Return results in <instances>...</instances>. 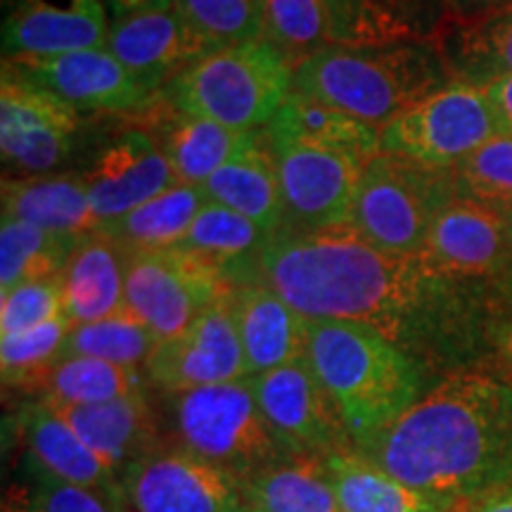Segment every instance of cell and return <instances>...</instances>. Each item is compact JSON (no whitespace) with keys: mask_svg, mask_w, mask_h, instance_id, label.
<instances>
[{"mask_svg":"<svg viewBox=\"0 0 512 512\" xmlns=\"http://www.w3.org/2000/svg\"><path fill=\"white\" fill-rule=\"evenodd\" d=\"M256 283L309 320L366 323L411 358L477 297H489L434 273L420 256L380 252L347 223L278 233L261 254Z\"/></svg>","mask_w":512,"mask_h":512,"instance_id":"1","label":"cell"},{"mask_svg":"<svg viewBox=\"0 0 512 512\" xmlns=\"http://www.w3.org/2000/svg\"><path fill=\"white\" fill-rule=\"evenodd\" d=\"M363 456L463 512L512 484V384L482 373L448 375Z\"/></svg>","mask_w":512,"mask_h":512,"instance_id":"2","label":"cell"},{"mask_svg":"<svg viewBox=\"0 0 512 512\" xmlns=\"http://www.w3.org/2000/svg\"><path fill=\"white\" fill-rule=\"evenodd\" d=\"M306 358L361 453H368L420 399L418 363L366 323L309 320Z\"/></svg>","mask_w":512,"mask_h":512,"instance_id":"3","label":"cell"},{"mask_svg":"<svg viewBox=\"0 0 512 512\" xmlns=\"http://www.w3.org/2000/svg\"><path fill=\"white\" fill-rule=\"evenodd\" d=\"M432 41L332 46L294 69V91L382 128L451 83Z\"/></svg>","mask_w":512,"mask_h":512,"instance_id":"4","label":"cell"},{"mask_svg":"<svg viewBox=\"0 0 512 512\" xmlns=\"http://www.w3.org/2000/svg\"><path fill=\"white\" fill-rule=\"evenodd\" d=\"M292 91L294 64L266 38H256L204 55L162 95L178 110L249 133L271 124Z\"/></svg>","mask_w":512,"mask_h":512,"instance_id":"5","label":"cell"},{"mask_svg":"<svg viewBox=\"0 0 512 512\" xmlns=\"http://www.w3.org/2000/svg\"><path fill=\"white\" fill-rule=\"evenodd\" d=\"M456 197L453 169L380 152L361 171L347 226L380 252L420 256L434 221Z\"/></svg>","mask_w":512,"mask_h":512,"instance_id":"6","label":"cell"},{"mask_svg":"<svg viewBox=\"0 0 512 512\" xmlns=\"http://www.w3.org/2000/svg\"><path fill=\"white\" fill-rule=\"evenodd\" d=\"M169 396L178 446L240 482L292 458L268 427L249 377Z\"/></svg>","mask_w":512,"mask_h":512,"instance_id":"7","label":"cell"},{"mask_svg":"<svg viewBox=\"0 0 512 512\" xmlns=\"http://www.w3.org/2000/svg\"><path fill=\"white\" fill-rule=\"evenodd\" d=\"M230 290L219 268L185 249L126 254V311L145 325L157 342L195 323Z\"/></svg>","mask_w":512,"mask_h":512,"instance_id":"8","label":"cell"},{"mask_svg":"<svg viewBox=\"0 0 512 512\" xmlns=\"http://www.w3.org/2000/svg\"><path fill=\"white\" fill-rule=\"evenodd\" d=\"M494 136L498 128L484 88L451 81L384 126L380 150L441 169H456V164Z\"/></svg>","mask_w":512,"mask_h":512,"instance_id":"9","label":"cell"},{"mask_svg":"<svg viewBox=\"0 0 512 512\" xmlns=\"http://www.w3.org/2000/svg\"><path fill=\"white\" fill-rule=\"evenodd\" d=\"M261 413L292 458H325L351 451L354 441L342 413L309 358L249 377Z\"/></svg>","mask_w":512,"mask_h":512,"instance_id":"10","label":"cell"},{"mask_svg":"<svg viewBox=\"0 0 512 512\" xmlns=\"http://www.w3.org/2000/svg\"><path fill=\"white\" fill-rule=\"evenodd\" d=\"M420 259L458 285L489 294L505 290L512 283L508 216L458 195L434 221Z\"/></svg>","mask_w":512,"mask_h":512,"instance_id":"11","label":"cell"},{"mask_svg":"<svg viewBox=\"0 0 512 512\" xmlns=\"http://www.w3.org/2000/svg\"><path fill=\"white\" fill-rule=\"evenodd\" d=\"M81 112L8 69L0 76V155L19 178L53 174L74 155Z\"/></svg>","mask_w":512,"mask_h":512,"instance_id":"12","label":"cell"},{"mask_svg":"<svg viewBox=\"0 0 512 512\" xmlns=\"http://www.w3.org/2000/svg\"><path fill=\"white\" fill-rule=\"evenodd\" d=\"M128 512H240V479L181 446H157L121 475Z\"/></svg>","mask_w":512,"mask_h":512,"instance_id":"13","label":"cell"},{"mask_svg":"<svg viewBox=\"0 0 512 512\" xmlns=\"http://www.w3.org/2000/svg\"><path fill=\"white\" fill-rule=\"evenodd\" d=\"M3 69L55 93L81 114L136 117L155 98L107 48L3 60Z\"/></svg>","mask_w":512,"mask_h":512,"instance_id":"14","label":"cell"},{"mask_svg":"<svg viewBox=\"0 0 512 512\" xmlns=\"http://www.w3.org/2000/svg\"><path fill=\"white\" fill-rule=\"evenodd\" d=\"M145 375L166 394L192 392L247 377V363L226 297L209 306L181 335L157 342Z\"/></svg>","mask_w":512,"mask_h":512,"instance_id":"15","label":"cell"},{"mask_svg":"<svg viewBox=\"0 0 512 512\" xmlns=\"http://www.w3.org/2000/svg\"><path fill=\"white\" fill-rule=\"evenodd\" d=\"M271 147L278 162L287 219L280 233H316L344 226L349 221L358 178L366 166L302 145L271 140Z\"/></svg>","mask_w":512,"mask_h":512,"instance_id":"16","label":"cell"},{"mask_svg":"<svg viewBox=\"0 0 512 512\" xmlns=\"http://www.w3.org/2000/svg\"><path fill=\"white\" fill-rule=\"evenodd\" d=\"M81 178L100 228L176 185L164 152L138 126L102 140Z\"/></svg>","mask_w":512,"mask_h":512,"instance_id":"17","label":"cell"},{"mask_svg":"<svg viewBox=\"0 0 512 512\" xmlns=\"http://www.w3.org/2000/svg\"><path fill=\"white\" fill-rule=\"evenodd\" d=\"M107 50L152 95H159L214 46L190 27L174 3L112 17Z\"/></svg>","mask_w":512,"mask_h":512,"instance_id":"18","label":"cell"},{"mask_svg":"<svg viewBox=\"0 0 512 512\" xmlns=\"http://www.w3.org/2000/svg\"><path fill=\"white\" fill-rule=\"evenodd\" d=\"M3 19V60L55 57L107 46L105 0H12Z\"/></svg>","mask_w":512,"mask_h":512,"instance_id":"19","label":"cell"},{"mask_svg":"<svg viewBox=\"0 0 512 512\" xmlns=\"http://www.w3.org/2000/svg\"><path fill=\"white\" fill-rule=\"evenodd\" d=\"M226 304L238 330L247 377L304 361L309 344V318L264 283L235 285Z\"/></svg>","mask_w":512,"mask_h":512,"instance_id":"20","label":"cell"},{"mask_svg":"<svg viewBox=\"0 0 512 512\" xmlns=\"http://www.w3.org/2000/svg\"><path fill=\"white\" fill-rule=\"evenodd\" d=\"M131 124L150 133L164 152L166 162L171 164L176 183L197 188H202L233 157L247 136L216 121L178 110L162 93L155 95L143 112L131 117Z\"/></svg>","mask_w":512,"mask_h":512,"instance_id":"21","label":"cell"},{"mask_svg":"<svg viewBox=\"0 0 512 512\" xmlns=\"http://www.w3.org/2000/svg\"><path fill=\"white\" fill-rule=\"evenodd\" d=\"M430 41L453 81L489 86L512 74V0L472 12L446 10Z\"/></svg>","mask_w":512,"mask_h":512,"instance_id":"22","label":"cell"},{"mask_svg":"<svg viewBox=\"0 0 512 512\" xmlns=\"http://www.w3.org/2000/svg\"><path fill=\"white\" fill-rule=\"evenodd\" d=\"M17 439L31 470L124 498L117 470L107 465L46 401L38 399L19 411Z\"/></svg>","mask_w":512,"mask_h":512,"instance_id":"23","label":"cell"},{"mask_svg":"<svg viewBox=\"0 0 512 512\" xmlns=\"http://www.w3.org/2000/svg\"><path fill=\"white\" fill-rule=\"evenodd\" d=\"M202 188L211 202L247 216L271 238L285 228L278 162L264 128L249 131L233 157Z\"/></svg>","mask_w":512,"mask_h":512,"instance_id":"24","label":"cell"},{"mask_svg":"<svg viewBox=\"0 0 512 512\" xmlns=\"http://www.w3.org/2000/svg\"><path fill=\"white\" fill-rule=\"evenodd\" d=\"M330 38L339 46L430 41L446 0H323Z\"/></svg>","mask_w":512,"mask_h":512,"instance_id":"25","label":"cell"},{"mask_svg":"<svg viewBox=\"0 0 512 512\" xmlns=\"http://www.w3.org/2000/svg\"><path fill=\"white\" fill-rule=\"evenodd\" d=\"M50 406V403H48ZM74 432L121 477L133 463L162 446L143 392L91 406H53Z\"/></svg>","mask_w":512,"mask_h":512,"instance_id":"26","label":"cell"},{"mask_svg":"<svg viewBox=\"0 0 512 512\" xmlns=\"http://www.w3.org/2000/svg\"><path fill=\"white\" fill-rule=\"evenodd\" d=\"M264 131L273 143H292L332 152L363 166L382 152L380 128L297 91L290 93V98Z\"/></svg>","mask_w":512,"mask_h":512,"instance_id":"27","label":"cell"},{"mask_svg":"<svg viewBox=\"0 0 512 512\" xmlns=\"http://www.w3.org/2000/svg\"><path fill=\"white\" fill-rule=\"evenodd\" d=\"M60 278L64 316L74 325L95 323L126 309V252L100 230L76 245Z\"/></svg>","mask_w":512,"mask_h":512,"instance_id":"28","label":"cell"},{"mask_svg":"<svg viewBox=\"0 0 512 512\" xmlns=\"http://www.w3.org/2000/svg\"><path fill=\"white\" fill-rule=\"evenodd\" d=\"M3 216L69 240H83L100 228L81 174L3 178Z\"/></svg>","mask_w":512,"mask_h":512,"instance_id":"29","label":"cell"},{"mask_svg":"<svg viewBox=\"0 0 512 512\" xmlns=\"http://www.w3.org/2000/svg\"><path fill=\"white\" fill-rule=\"evenodd\" d=\"M271 240V235L247 216L209 200L178 249L219 268L230 287H235L256 283V266Z\"/></svg>","mask_w":512,"mask_h":512,"instance_id":"30","label":"cell"},{"mask_svg":"<svg viewBox=\"0 0 512 512\" xmlns=\"http://www.w3.org/2000/svg\"><path fill=\"white\" fill-rule=\"evenodd\" d=\"M342 512H451L434 498L389 475L361 451L320 458Z\"/></svg>","mask_w":512,"mask_h":512,"instance_id":"31","label":"cell"},{"mask_svg":"<svg viewBox=\"0 0 512 512\" xmlns=\"http://www.w3.org/2000/svg\"><path fill=\"white\" fill-rule=\"evenodd\" d=\"M207 202L204 188L176 183L98 230L117 242L126 254L176 249Z\"/></svg>","mask_w":512,"mask_h":512,"instance_id":"32","label":"cell"},{"mask_svg":"<svg viewBox=\"0 0 512 512\" xmlns=\"http://www.w3.org/2000/svg\"><path fill=\"white\" fill-rule=\"evenodd\" d=\"M242 501L264 512H342L318 458H285L242 479Z\"/></svg>","mask_w":512,"mask_h":512,"instance_id":"33","label":"cell"},{"mask_svg":"<svg viewBox=\"0 0 512 512\" xmlns=\"http://www.w3.org/2000/svg\"><path fill=\"white\" fill-rule=\"evenodd\" d=\"M143 392L138 368L117 366L102 358L69 356L50 370L41 387V401L50 406H91Z\"/></svg>","mask_w":512,"mask_h":512,"instance_id":"34","label":"cell"},{"mask_svg":"<svg viewBox=\"0 0 512 512\" xmlns=\"http://www.w3.org/2000/svg\"><path fill=\"white\" fill-rule=\"evenodd\" d=\"M81 240L34 226V223L3 216L0 223V292L31 283V280L55 278L64 271L69 256Z\"/></svg>","mask_w":512,"mask_h":512,"instance_id":"35","label":"cell"},{"mask_svg":"<svg viewBox=\"0 0 512 512\" xmlns=\"http://www.w3.org/2000/svg\"><path fill=\"white\" fill-rule=\"evenodd\" d=\"M72 328V320L60 316L38 328L0 337V368L5 387L41 392L50 370L62 361L64 342Z\"/></svg>","mask_w":512,"mask_h":512,"instance_id":"36","label":"cell"},{"mask_svg":"<svg viewBox=\"0 0 512 512\" xmlns=\"http://www.w3.org/2000/svg\"><path fill=\"white\" fill-rule=\"evenodd\" d=\"M157 347V337L126 309L95 323L74 325L64 342L62 358L88 356L126 368L145 366Z\"/></svg>","mask_w":512,"mask_h":512,"instance_id":"37","label":"cell"},{"mask_svg":"<svg viewBox=\"0 0 512 512\" xmlns=\"http://www.w3.org/2000/svg\"><path fill=\"white\" fill-rule=\"evenodd\" d=\"M264 38L299 67L318 50L332 46L323 0H266Z\"/></svg>","mask_w":512,"mask_h":512,"instance_id":"38","label":"cell"},{"mask_svg":"<svg viewBox=\"0 0 512 512\" xmlns=\"http://www.w3.org/2000/svg\"><path fill=\"white\" fill-rule=\"evenodd\" d=\"M27 475L5 496V512H128L121 496L62 482L27 467Z\"/></svg>","mask_w":512,"mask_h":512,"instance_id":"39","label":"cell"},{"mask_svg":"<svg viewBox=\"0 0 512 512\" xmlns=\"http://www.w3.org/2000/svg\"><path fill=\"white\" fill-rule=\"evenodd\" d=\"M174 5L216 50L264 38L266 0H174Z\"/></svg>","mask_w":512,"mask_h":512,"instance_id":"40","label":"cell"},{"mask_svg":"<svg viewBox=\"0 0 512 512\" xmlns=\"http://www.w3.org/2000/svg\"><path fill=\"white\" fill-rule=\"evenodd\" d=\"M458 195L508 216L512 211V136H494L453 169Z\"/></svg>","mask_w":512,"mask_h":512,"instance_id":"41","label":"cell"},{"mask_svg":"<svg viewBox=\"0 0 512 512\" xmlns=\"http://www.w3.org/2000/svg\"><path fill=\"white\" fill-rule=\"evenodd\" d=\"M62 275V273H60ZM31 280L0 292V335H17V332L38 328L50 320L64 316L62 278Z\"/></svg>","mask_w":512,"mask_h":512,"instance_id":"42","label":"cell"},{"mask_svg":"<svg viewBox=\"0 0 512 512\" xmlns=\"http://www.w3.org/2000/svg\"><path fill=\"white\" fill-rule=\"evenodd\" d=\"M486 100H489L491 114H494L496 128L501 136H512V74L501 76L484 86Z\"/></svg>","mask_w":512,"mask_h":512,"instance_id":"43","label":"cell"},{"mask_svg":"<svg viewBox=\"0 0 512 512\" xmlns=\"http://www.w3.org/2000/svg\"><path fill=\"white\" fill-rule=\"evenodd\" d=\"M463 512H512V484H508L501 491H496V494L482 498V501L470 505V508Z\"/></svg>","mask_w":512,"mask_h":512,"instance_id":"44","label":"cell"},{"mask_svg":"<svg viewBox=\"0 0 512 512\" xmlns=\"http://www.w3.org/2000/svg\"><path fill=\"white\" fill-rule=\"evenodd\" d=\"M174 0H105L107 10L112 17H121L126 12L147 10V8H159V5H171Z\"/></svg>","mask_w":512,"mask_h":512,"instance_id":"45","label":"cell"},{"mask_svg":"<svg viewBox=\"0 0 512 512\" xmlns=\"http://www.w3.org/2000/svg\"><path fill=\"white\" fill-rule=\"evenodd\" d=\"M505 358H508L510 368H512V332L508 337H505Z\"/></svg>","mask_w":512,"mask_h":512,"instance_id":"46","label":"cell"},{"mask_svg":"<svg viewBox=\"0 0 512 512\" xmlns=\"http://www.w3.org/2000/svg\"><path fill=\"white\" fill-rule=\"evenodd\" d=\"M240 512H264V510H259V508H252V505H242V510Z\"/></svg>","mask_w":512,"mask_h":512,"instance_id":"47","label":"cell"},{"mask_svg":"<svg viewBox=\"0 0 512 512\" xmlns=\"http://www.w3.org/2000/svg\"><path fill=\"white\" fill-rule=\"evenodd\" d=\"M508 221H510V230H512V211L508 214Z\"/></svg>","mask_w":512,"mask_h":512,"instance_id":"48","label":"cell"},{"mask_svg":"<svg viewBox=\"0 0 512 512\" xmlns=\"http://www.w3.org/2000/svg\"><path fill=\"white\" fill-rule=\"evenodd\" d=\"M12 3V0H3V5H5V8H8V5Z\"/></svg>","mask_w":512,"mask_h":512,"instance_id":"49","label":"cell"}]
</instances>
